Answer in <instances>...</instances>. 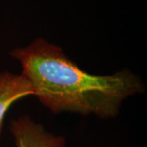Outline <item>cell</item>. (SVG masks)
I'll return each instance as SVG.
<instances>
[{
    "instance_id": "7a4b0ae2",
    "label": "cell",
    "mask_w": 147,
    "mask_h": 147,
    "mask_svg": "<svg viewBox=\"0 0 147 147\" xmlns=\"http://www.w3.org/2000/svg\"><path fill=\"white\" fill-rule=\"evenodd\" d=\"M10 131L16 147H65V145L63 137L47 131L28 115L11 121Z\"/></svg>"
},
{
    "instance_id": "6da1fadb",
    "label": "cell",
    "mask_w": 147,
    "mask_h": 147,
    "mask_svg": "<svg viewBox=\"0 0 147 147\" xmlns=\"http://www.w3.org/2000/svg\"><path fill=\"white\" fill-rule=\"evenodd\" d=\"M10 55L18 61L30 83L33 96L53 113L69 112L103 119L119 115L123 102L145 92L142 79L123 69L112 74L88 73L61 47L38 38Z\"/></svg>"
},
{
    "instance_id": "3957f363",
    "label": "cell",
    "mask_w": 147,
    "mask_h": 147,
    "mask_svg": "<svg viewBox=\"0 0 147 147\" xmlns=\"http://www.w3.org/2000/svg\"><path fill=\"white\" fill-rule=\"evenodd\" d=\"M29 96H33V88L22 74L0 72V135L4 118L11 106Z\"/></svg>"
}]
</instances>
